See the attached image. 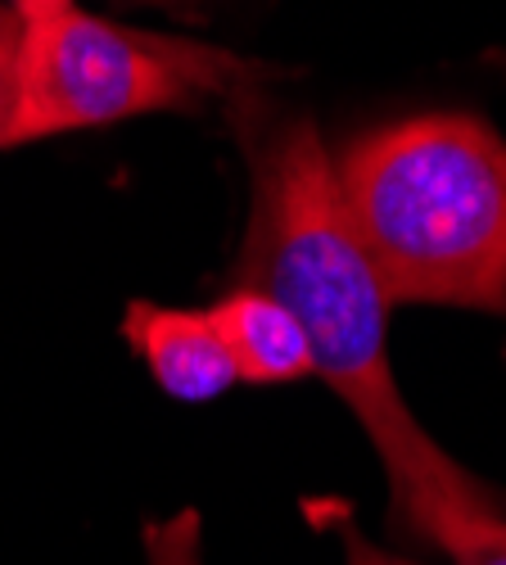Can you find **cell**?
<instances>
[{"instance_id": "277c9868", "label": "cell", "mask_w": 506, "mask_h": 565, "mask_svg": "<svg viewBox=\"0 0 506 565\" xmlns=\"http://www.w3.org/2000/svg\"><path fill=\"white\" fill-rule=\"evenodd\" d=\"M122 335L150 366L159 390L176 403H208L236 390V362L226 353L222 335L213 331L208 312L195 308H163L136 299L127 303Z\"/></svg>"}, {"instance_id": "5b68a950", "label": "cell", "mask_w": 506, "mask_h": 565, "mask_svg": "<svg viewBox=\"0 0 506 565\" xmlns=\"http://www.w3.org/2000/svg\"><path fill=\"white\" fill-rule=\"evenodd\" d=\"M213 331L236 362V381L245 385H290L312 375V353L299 321L262 290L232 286L208 308Z\"/></svg>"}, {"instance_id": "8992f818", "label": "cell", "mask_w": 506, "mask_h": 565, "mask_svg": "<svg viewBox=\"0 0 506 565\" xmlns=\"http://www.w3.org/2000/svg\"><path fill=\"white\" fill-rule=\"evenodd\" d=\"M146 556L150 565H204L200 511H176L168 521L146 525Z\"/></svg>"}, {"instance_id": "3957f363", "label": "cell", "mask_w": 506, "mask_h": 565, "mask_svg": "<svg viewBox=\"0 0 506 565\" xmlns=\"http://www.w3.org/2000/svg\"><path fill=\"white\" fill-rule=\"evenodd\" d=\"M23 19L19 114L10 146L90 131L141 114L232 100L267 77L232 51L86 14L77 0H10Z\"/></svg>"}, {"instance_id": "9c48e42d", "label": "cell", "mask_w": 506, "mask_h": 565, "mask_svg": "<svg viewBox=\"0 0 506 565\" xmlns=\"http://www.w3.org/2000/svg\"><path fill=\"white\" fill-rule=\"evenodd\" d=\"M344 556H348L344 565H417V561H402L376 543H366V534H357L353 525H344Z\"/></svg>"}, {"instance_id": "6da1fadb", "label": "cell", "mask_w": 506, "mask_h": 565, "mask_svg": "<svg viewBox=\"0 0 506 565\" xmlns=\"http://www.w3.org/2000/svg\"><path fill=\"white\" fill-rule=\"evenodd\" d=\"M249 159V222L232 286L281 303L321 375L380 452L394 525L456 552L506 521L502 502L456 466L407 407L389 366V299L335 191V163L308 114H276L258 90L222 100Z\"/></svg>"}, {"instance_id": "52a82bcc", "label": "cell", "mask_w": 506, "mask_h": 565, "mask_svg": "<svg viewBox=\"0 0 506 565\" xmlns=\"http://www.w3.org/2000/svg\"><path fill=\"white\" fill-rule=\"evenodd\" d=\"M19 60H23V19L10 0H0V150L10 146L19 114Z\"/></svg>"}, {"instance_id": "ba28073f", "label": "cell", "mask_w": 506, "mask_h": 565, "mask_svg": "<svg viewBox=\"0 0 506 565\" xmlns=\"http://www.w3.org/2000/svg\"><path fill=\"white\" fill-rule=\"evenodd\" d=\"M452 565H506V521L480 530L471 543L452 552Z\"/></svg>"}, {"instance_id": "7a4b0ae2", "label": "cell", "mask_w": 506, "mask_h": 565, "mask_svg": "<svg viewBox=\"0 0 506 565\" xmlns=\"http://www.w3.org/2000/svg\"><path fill=\"white\" fill-rule=\"evenodd\" d=\"M335 191L389 303L506 317V140L475 114L357 136Z\"/></svg>"}]
</instances>
